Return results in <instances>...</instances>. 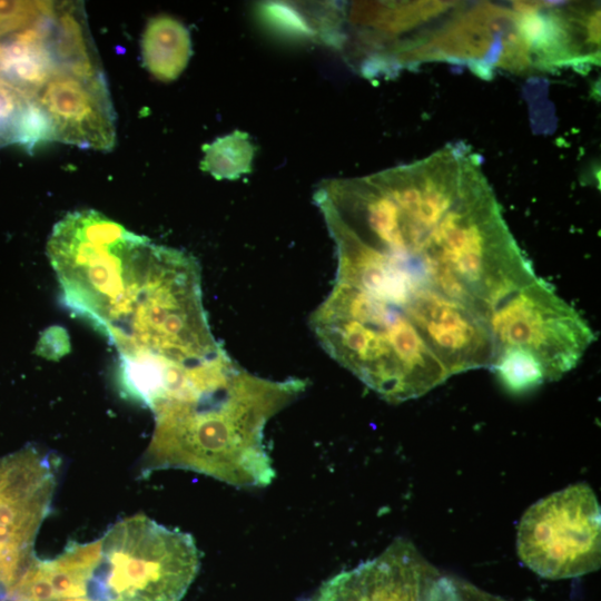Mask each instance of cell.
Listing matches in <instances>:
<instances>
[{
	"label": "cell",
	"instance_id": "6da1fadb",
	"mask_svg": "<svg viewBox=\"0 0 601 601\" xmlns=\"http://www.w3.org/2000/svg\"><path fill=\"white\" fill-rule=\"evenodd\" d=\"M327 229L421 268L445 296L489 317L538 276L511 233L482 166L463 141L410 164L323 181Z\"/></svg>",
	"mask_w": 601,
	"mask_h": 601
},
{
	"label": "cell",
	"instance_id": "7a4b0ae2",
	"mask_svg": "<svg viewBox=\"0 0 601 601\" xmlns=\"http://www.w3.org/2000/svg\"><path fill=\"white\" fill-rule=\"evenodd\" d=\"M305 388L300 378L274 381L239 366L218 383L158 404L142 474L177 469L238 489L269 485L275 469L265 426Z\"/></svg>",
	"mask_w": 601,
	"mask_h": 601
},
{
	"label": "cell",
	"instance_id": "3957f363",
	"mask_svg": "<svg viewBox=\"0 0 601 601\" xmlns=\"http://www.w3.org/2000/svg\"><path fill=\"white\" fill-rule=\"evenodd\" d=\"M142 252L102 331L121 362L197 371L229 358L209 327L195 257L150 240Z\"/></svg>",
	"mask_w": 601,
	"mask_h": 601
},
{
	"label": "cell",
	"instance_id": "277c9868",
	"mask_svg": "<svg viewBox=\"0 0 601 601\" xmlns=\"http://www.w3.org/2000/svg\"><path fill=\"white\" fill-rule=\"evenodd\" d=\"M200 568L191 534L139 514L85 543L87 601H180Z\"/></svg>",
	"mask_w": 601,
	"mask_h": 601
},
{
	"label": "cell",
	"instance_id": "5b68a950",
	"mask_svg": "<svg viewBox=\"0 0 601 601\" xmlns=\"http://www.w3.org/2000/svg\"><path fill=\"white\" fill-rule=\"evenodd\" d=\"M142 239L96 210L67 214L48 240V256L66 305L97 326Z\"/></svg>",
	"mask_w": 601,
	"mask_h": 601
},
{
	"label": "cell",
	"instance_id": "8992f818",
	"mask_svg": "<svg viewBox=\"0 0 601 601\" xmlns=\"http://www.w3.org/2000/svg\"><path fill=\"white\" fill-rule=\"evenodd\" d=\"M516 552L525 566L546 579L598 570L601 509L593 490L577 483L531 505L518 526Z\"/></svg>",
	"mask_w": 601,
	"mask_h": 601
},
{
	"label": "cell",
	"instance_id": "52a82bcc",
	"mask_svg": "<svg viewBox=\"0 0 601 601\" xmlns=\"http://www.w3.org/2000/svg\"><path fill=\"white\" fill-rule=\"evenodd\" d=\"M489 324L495 354L504 348L530 353L546 381L573 370L594 341L589 324L539 277L503 298Z\"/></svg>",
	"mask_w": 601,
	"mask_h": 601
},
{
	"label": "cell",
	"instance_id": "ba28073f",
	"mask_svg": "<svg viewBox=\"0 0 601 601\" xmlns=\"http://www.w3.org/2000/svg\"><path fill=\"white\" fill-rule=\"evenodd\" d=\"M55 486L49 454L33 446L0 460V587L12 588L35 559L31 545Z\"/></svg>",
	"mask_w": 601,
	"mask_h": 601
},
{
	"label": "cell",
	"instance_id": "9c48e42d",
	"mask_svg": "<svg viewBox=\"0 0 601 601\" xmlns=\"http://www.w3.org/2000/svg\"><path fill=\"white\" fill-rule=\"evenodd\" d=\"M36 100L51 122L55 140L99 151L114 148L115 112L105 77L58 71Z\"/></svg>",
	"mask_w": 601,
	"mask_h": 601
},
{
	"label": "cell",
	"instance_id": "30bf717a",
	"mask_svg": "<svg viewBox=\"0 0 601 601\" xmlns=\"http://www.w3.org/2000/svg\"><path fill=\"white\" fill-rule=\"evenodd\" d=\"M55 9L56 3L35 23L0 39V79L29 100L58 71L50 47Z\"/></svg>",
	"mask_w": 601,
	"mask_h": 601
},
{
	"label": "cell",
	"instance_id": "8fae6325",
	"mask_svg": "<svg viewBox=\"0 0 601 601\" xmlns=\"http://www.w3.org/2000/svg\"><path fill=\"white\" fill-rule=\"evenodd\" d=\"M140 49L148 72L165 82L177 79L193 55L188 29L168 14L148 20L141 35Z\"/></svg>",
	"mask_w": 601,
	"mask_h": 601
},
{
	"label": "cell",
	"instance_id": "7c38bea8",
	"mask_svg": "<svg viewBox=\"0 0 601 601\" xmlns=\"http://www.w3.org/2000/svg\"><path fill=\"white\" fill-rule=\"evenodd\" d=\"M50 47L58 71L83 78L104 77L88 38L82 12L77 4L70 2L56 4L50 29Z\"/></svg>",
	"mask_w": 601,
	"mask_h": 601
},
{
	"label": "cell",
	"instance_id": "4fadbf2b",
	"mask_svg": "<svg viewBox=\"0 0 601 601\" xmlns=\"http://www.w3.org/2000/svg\"><path fill=\"white\" fill-rule=\"evenodd\" d=\"M200 168L216 179H238L252 171L255 146L246 132H234L219 137L203 146Z\"/></svg>",
	"mask_w": 601,
	"mask_h": 601
},
{
	"label": "cell",
	"instance_id": "5bb4252c",
	"mask_svg": "<svg viewBox=\"0 0 601 601\" xmlns=\"http://www.w3.org/2000/svg\"><path fill=\"white\" fill-rule=\"evenodd\" d=\"M511 392L523 393L546 382L540 362L530 353L518 348L499 351L490 367Z\"/></svg>",
	"mask_w": 601,
	"mask_h": 601
},
{
	"label": "cell",
	"instance_id": "9a60e30c",
	"mask_svg": "<svg viewBox=\"0 0 601 601\" xmlns=\"http://www.w3.org/2000/svg\"><path fill=\"white\" fill-rule=\"evenodd\" d=\"M53 6L51 1H0V39L35 23Z\"/></svg>",
	"mask_w": 601,
	"mask_h": 601
},
{
	"label": "cell",
	"instance_id": "2e32d148",
	"mask_svg": "<svg viewBox=\"0 0 601 601\" xmlns=\"http://www.w3.org/2000/svg\"><path fill=\"white\" fill-rule=\"evenodd\" d=\"M30 101L0 79V146L17 144L20 122Z\"/></svg>",
	"mask_w": 601,
	"mask_h": 601
}]
</instances>
